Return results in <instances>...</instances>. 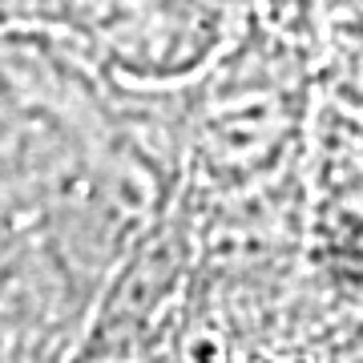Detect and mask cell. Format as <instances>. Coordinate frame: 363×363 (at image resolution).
Segmentation results:
<instances>
[{
	"instance_id": "obj_5",
	"label": "cell",
	"mask_w": 363,
	"mask_h": 363,
	"mask_svg": "<svg viewBox=\"0 0 363 363\" xmlns=\"http://www.w3.org/2000/svg\"><path fill=\"white\" fill-rule=\"evenodd\" d=\"M218 4H226V9H234V13H247V0H218Z\"/></svg>"
},
{
	"instance_id": "obj_2",
	"label": "cell",
	"mask_w": 363,
	"mask_h": 363,
	"mask_svg": "<svg viewBox=\"0 0 363 363\" xmlns=\"http://www.w3.org/2000/svg\"><path fill=\"white\" fill-rule=\"evenodd\" d=\"M242 21L218 0H40L37 33L61 37L113 85L182 89L226 52Z\"/></svg>"
},
{
	"instance_id": "obj_4",
	"label": "cell",
	"mask_w": 363,
	"mask_h": 363,
	"mask_svg": "<svg viewBox=\"0 0 363 363\" xmlns=\"http://www.w3.org/2000/svg\"><path fill=\"white\" fill-rule=\"evenodd\" d=\"M0 355L13 359V343H9V335H4V327H0Z\"/></svg>"
},
{
	"instance_id": "obj_3",
	"label": "cell",
	"mask_w": 363,
	"mask_h": 363,
	"mask_svg": "<svg viewBox=\"0 0 363 363\" xmlns=\"http://www.w3.org/2000/svg\"><path fill=\"white\" fill-rule=\"evenodd\" d=\"M198 274V222L182 186L174 206L133 242L97 291L73 359L166 355Z\"/></svg>"
},
{
	"instance_id": "obj_1",
	"label": "cell",
	"mask_w": 363,
	"mask_h": 363,
	"mask_svg": "<svg viewBox=\"0 0 363 363\" xmlns=\"http://www.w3.org/2000/svg\"><path fill=\"white\" fill-rule=\"evenodd\" d=\"M311 52L247 13L238 37L190 85V186L250 190L291 174L311 109Z\"/></svg>"
}]
</instances>
